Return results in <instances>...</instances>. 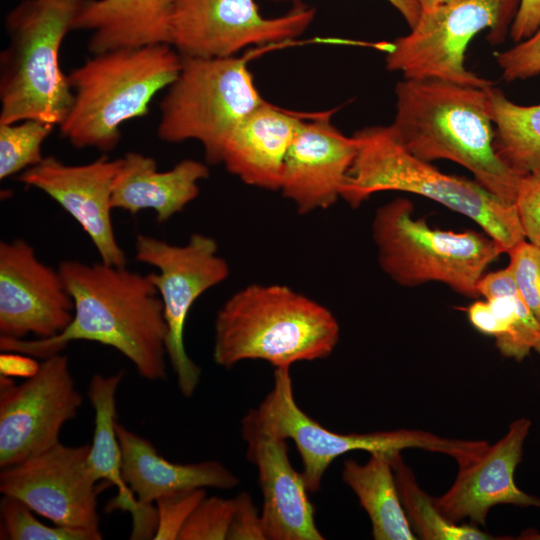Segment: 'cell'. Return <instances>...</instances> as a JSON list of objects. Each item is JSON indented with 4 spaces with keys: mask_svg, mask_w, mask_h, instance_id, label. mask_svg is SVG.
<instances>
[{
    "mask_svg": "<svg viewBox=\"0 0 540 540\" xmlns=\"http://www.w3.org/2000/svg\"><path fill=\"white\" fill-rule=\"evenodd\" d=\"M495 60L507 82L540 74V26L529 38L495 54Z\"/></svg>",
    "mask_w": 540,
    "mask_h": 540,
    "instance_id": "836d02e7",
    "label": "cell"
},
{
    "mask_svg": "<svg viewBox=\"0 0 540 540\" xmlns=\"http://www.w3.org/2000/svg\"><path fill=\"white\" fill-rule=\"evenodd\" d=\"M123 378V371L105 376H92L88 398L95 412V427L88 455L89 466L99 480L114 485L118 494L110 504L132 516V539H153L157 529V510L153 505L141 504L122 475V454L116 432V392Z\"/></svg>",
    "mask_w": 540,
    "mask_h": 540,
    "instance_id": "603a6c76",
    "label": "cell"
},
{
    "mask_svg": "<svg viewBox=\"0 0 540 540\" xmlns=\"http://www.w3.org/2000/svg\"><path fill=\"white\" fill-rule=\"evenodd\" d=\"M531 421L522 417L509 424L506 434L473 462L459 467L449 489L434 501L451 522L485 525L490 509L497 505L540 508V498L525 493L514 481Z\"/></svg>",
    "mask_w": 540,
    "mask_h": 540,
    "instance_id": "e0dca14e",
    "label": "cell"
},
{
    "mask_svg": "<svg viewBox=\"0 0 540 540\" xmlns=\"http://www.w3.org/2000/svg\"><path fill=\"white\" fill-rule=\"evenodd\" d=\"M353 137L357 154L341 195L351 207H359L378 192H407L471 219L504 253L526 240L515 204L503 201L475 180L446 174L414 156L389 126L366 127Z\"/></svg>",
    "mask_w": 540,
    "mask_h": 540,
    "instance_id": "5b68a950",
    "label": "cell"
},
{
    "mask_svg": "<svg viewBox=\"0 0 540 540\" xmlns=\"http://www.w3.org/2000/svg\"><path fill=\"white\" fill-rule=\"evenodd\" d=\"M176 0H86L73 30L90 31L93 54L151 44H169Z\"/></svg>",
    "mask_w": 540,
    "mask_h": 540,
    "instance_id": "cb8c5ba5",
    "label": "cell"
},
{
    "mask_svg": "<svg viewBox=\"0 0 540 540\" xmlns=\"http://www.w3.org/2000/svg\"><path fill=\"white\" fill-rule=\"evenodd\" d=\"M266 102L245 57L182 56L180 72L159 104L157 136L167 143L198 141L206 162L217 165L233 130Z\"/></svg>",
    "mask_w": 540,
    "mask_h": 540,
    "instance_id": "ba28073f",
    "label": "cell"
},
{
    "mask_svg": "<svg viewBox=\"0 0 540 540\" xmlns=\"http://www.w3.org/2000/svg\"><path fill=\"white\" fill-rule=\"evenodd\" d=\"M86 0H23L5 17L0 53V124L38 119L60 125L73 92L59 63L66 34Z\"/></svg>",
    "mask_w": 540,
    "mask_h": 540,
    "instance_id": "8992f818",
    "label": "cell"
},
{
    "mask_svg": "<svg viewBox=\"0 0 540 540\" xmlns=\"http://www.w3.org/2000/svg\"><path fill=\"white\" fill-rule=\"evenodd\" d=\"M272 1H297V0H272ZM404 18L410 28L417 22L421 9L416 0H387Z\"/></svg>",
    "mask_w": 540,
    "mask_h": 540,
    "instance_id": "60d3db41",
    "label": "cell"
},
{
    "mask_svg": "<svg viewBox=\"0 0 540 540\" xmlns=\"http://www.w3.org/2000/svg\"><path fill=\"white\" fill-rule=\"evenodd\" d=\"M514 204L525 239L540 247V172L521 177Z\"/></svg>",
    "mask_w": 540,
    "mask_h": 540,
    "instance_id": "e575fe53",
    "label": "cell"
},
{
    "mask_svg": "<svg viewBox=\"0 0 540 540\" xmlns=\"http://www.w3.org/2000/svg\"><path fill=\"white\" fill-rule=\"evenodd\" d=\"M209 176L207 164L184 159L167 171H160L156 160L139 152H128L120 158L112 188V208L134 215L144 209L156 213L164 223L194 201L199 182Z\"/></svg>",
    "mask_w": 540,
    "mask_h": 540,
    "instance_id": "44dd1931",
    "label": "cell"
},
{
    "mask_svg": "<svg viewBox=\"0 0 540 540\" xmlns=\"http://www.w3.org/2000/svg\"><path fill=\"white\" fill-rule=\"evenodd\" d=\"M135 258L159 271L149 273V277L164 307L167 357L181 394L190 397L199 384L201 369L186 352L185 322L196 300L228 278V262L218 254L215 239L201 233L192 234L183 245L139 234L135 241Z\"/></svg>",
    "mask_w": 540,
    "mask_h": 540,
    "instance_id": "8fae6325",
    "label": "cell"
},
{
    "mask_svg": "<svg viewBox=\"0 0 540 540\" xmlns=\"http://www.w3.org/2000/svg\"><path fill=\"white\" fill-rule=\"evenodd\" d=\"M517 291L516 283L508 265L498 271L484 274L477 284L478 295L486 300Z\"/></svg>",
    "mask_w": 540,
    "mask_h": 540,
    "instance_id": "74e56055",
    "label": "cell"
},
{
    "mask_svg": "<svg viewBox=\"0 0 540 540\" xmlns=\"http://www.w3.org/2000/svg\"><path fill=\"white\" fill-rule=\"evenodd\" d=\"M235 499V514L230 528L229 540H265L261 514L251 496L242 492Z\"/></svg>",
    "mask_w": 540,
    "mask_h": 540,
    "instance_id": "d590c367",
    "label": "cell"
},
{
    "mask_svg": "<svg viewBox=\"0 0 540 540\" xmlns=\"http://www.w3.org/2000/svg\"><path fill=\"white\" fill-rule=\"evenodd\" d=\"M1 539L10 540H100L102 534L82 529L45 525L22 501L3 495L0 503Z\"/></svg>",
    "mask_w": 540,
    "mask_h": 540,
    "instance_id": "f546056e",
    "label": "cell"
},
{
    "mask_svg": "<svg viewBox=\"0 0 540 540\" xmlns=\"http://www.w3.org/2000/svg\"><path fill=\"white\" fill-rule=\"evenodd\" d=\"M82 396L69 360L54 354L38 372L17 385L0 376V467L7 468L60 443L66 422L77 416Z\"/></svg>",
    "mask_w": 540,
    "mask_h": 540,
    "instance_id": "4fadbf2b",
    "label": "cell"
},
{
    "mask_svg": "<svg viewBox=\"0 0 540 540\" xmlns=\"http://www.w3.org/2000/svg\"><path fill=\"white\" fill-rule=\"evenodd\" d=\"M122 454V475L137 500L152 505L159 498L196 488L228 490L239 484L238 477L217 461L173 463L162 457L153 444L117 423Z\"/></svg>",
    "mask_w": 540,
    "mask_h": 540,
    "instance_id": "7402d4cb",
    "label": "cell"
},
{
    "mask_svg": "<svg viewBox=\"0 0 540 540\" xmlns=\"http://www.w3.org/2000/svg\"><path fill=\"white\" fill-rule=\"evenodd\" d=\"M520 0H453L421 11L415 25L397 38L385 63L404 79H438L489 88L493 82L469 71L465 52L479 32L489 28L494 43L504 39Z\"/></svg>",
    "mask_w": 540,
    "mask_h": 540,
    "instance_id": "9c48e42d",
    "label": "cell"
},
{
    "mask_svg": "<svg viewBox=\"0 0 540 540\" xmlns=\"http://www.w3.org/2000/svg\"><path fill=\"white\" fill-rule=\"evenodd\" d=\"M342 479L368 514L375 540L417 539L405 514L389 455L372 453L364 464L345 460Z\"/></svg>",
    "mask_w": 540,
    "mask_h": 540,
    "instance_id": "d4e9b609",
    "label": "cell"
},
{
    "mask_svg": "<svg viewBox=\"0 0 540 540\" xmlns=\"http://www.w3.org/2000/svg\"><path fill=\"white\" fill-rule=\"evenodd\" d=\"M302 121L293 113L264 103L233 130L220 164L249 186L279 191L285 158Z\"/></svg>",
    "mask_w": 540,
    "mask_h": 540,
    "instance_id": "ffe728a7",
    "label": "cell"
},
{
    "mask_svg": "<svg viewBox=\"0 0 540 540\" xmlns=\"http://www.w3.org/2000/svg\"><path fill=\"white\" fill-rule=\"evenodd\" d=\"M74 302L57 270L17 238L0 242V336L45 339L66 329Z\"/></svg>",
    "mask_w": 540,
    "mask_h": 540,
    "instance_id": "9a60e30c",
    "label": "cell"
},
{
    "mask_svg": "<svg viewBox=\"0 0 540 540\" xmlns=\"http://www.w3.org/2000/svg\"><path fill=\"white\" fill-rule=\"evenodd\" d=\"M340 337L334 314L281 284H250L232 294L214 322L213 360L231 368L263 360L274 368L327 358Z\"/></svg>",
    "mask_w": 540,
    "mask_h": 540,
    "instance_id": "3957f363",
    "label": "cell"
},
{
    "mask_svg": "<svg viewBox=\"0 0 540 540\" xmlns=\"http://www.w3.org/2000/svg\"><path fill=\"white\" fill-rule=\"evenodd\" d=\"M182 56L170 44L125 47L93 54L67 74L73 103L59 125L75 148L114 150L121 126L145 117L155 95L178 76Z\"/></svg>",
    "mask_w": 540,
    "mask_h": 540,
    "instance_id": "277c9868",
    "label": "cell"
},
{
    "mask_svg": "<svg viewBox=\"0 0 540 540\" xmlns=\"http://www.w3.org/2000/svg\"><path fill=\"white\" fill-rule=\"evenodd\" d=\"M356 154L355 138L329 116L303 120L287 152L279 191L300 215L325 210L341 198Z\"/></svg>",
    "mask_w": 540,
    "mask_h": 540,
    "instance_id": "ac0fdd59",
    "label": "cell"
},
{
    "mask_svg": "<svg viewBox=\"0 0 540 540\" xmlns=\"http://www.w3.org/2000/svg\"><path fill=\"white\" fill-rule=\"evenodd\" d=\"M205 497V488H196L159 498L156 501L158 522L153 539H178L183 525Z\"/></svg>",
    "mask_w": 540,
    "mask_h": 540,
    "instance_id": "d6a6232c",
    "label": "cell"
},
{
    "mask_svg": "<svg viewBox=\"0 0 540 540\" xmlns=\"http://www.w3.org/2000/svg\"><path fill=\"white\" fill-rule=\"evenodd\" d=\"M467 315L472 326L479 332L497 337L500 334L498 320L487 300H478L467 309Z\"/></svg>",
    "mask_w": 540,
    "mask_h": 540,
    "instance_id": "ab89813d",
    "label": "cell"
},
{
    "mask_svg": "<svg viewBox=\"0 0 540 540\" xmlns=\"http://www.w3.org/2000/svg\"><path fill=\"white\" fill-rule=\"evenodd\" d=\"M487 301L499 323L495 346L501 355L522 361L532 351L540 353V321L518 291Z\"/></svg>",
    "mask_w": 540,
    "mask_h": 540,
    "instance_id": "83f0119b",
    "label": "cell"
},
{
    "mask_svg": "<svg viewBox=\"0 0 540 540\" xmlns=\"http://www.w3.org/2000/svg\"><path fill=\"white\" fill-rule=\"evenodd\" d=\"M413 211L406 198L375 211L371 232L381 270L403 287L438 282L464 297L477 298L480 278L503 249L484 232L432 228L424 219L414 218Z\"/></svg>",
    "mask_w": 540,
    "mask_h": 540,
    "instance_id": "52a82bcc",
    "label": "cell"
},
{
    "mask_svg": "<svg viewBox=\"0 0 540 540\" xmlns=\"http://www.w3.org/2000/svg\"><path fill=\"white\" fill-rule=\"evenodd\" d=\"M489 88L404 79L395 88L396 112L389 128L414 156L428 162L453 161L489 192L514 204L522 176L494 149Z\"/></svg>",
    "mask_w": 540,
    "mask_h": 540,
    "instance_id": "7a4b0ae2",
    "label": "cell"
},
{
    "mask_svg": "<svg viewBox=\"0 0 540 540\" xmlns=\"http://www.w3.org/2000/svg\"><path fill=\"white\" fill-rule=\"evenodd\" d=\"M55 126L38 119L0 124V179L40 163L44 158L42 145Z\"/></svg>",
    "mask_w": 540,
    "mask_h": 540,
    "instance_id": "f1b7e54d",
    "label": "cell"
},
{
    "mask_svg": "<svg viewBox=\"0 0 540 540\" xmlns=\"http://www.w3.org/2000/svg\"><path fill=\"white\" fill-rule=\"evenodd\" d=\"M518 539L521 540H540V532L535 531L533 529H528L522 532V534L518 537Z\"/></svg>",
    "mask_w": 540,
    "mask_h": 540,
    "instance_id": "7bdbcfd3",
    "label": "cell"
},
{
    "mask_svg": "<svg viewBox=\"0 0 540 540\" xmlns=\"http://www.w3.org/2000/svg\"><path fill=\"white\" fill-rule=\"evenodd\" d=\"M494 149L515 173L540 172V103L519 105L494 86L489 88Z\"/></svg>",
    "mask_w": 540,
    "mask_h": 540,
    "instance_id": "484cf974",
    "label": "cell"
},
{
    "mask_svg": "<svg viewBox=\"0 0 540 540\" xmlns=\"http://www.w3.org/2000/svg\"><path fill=\"white\" fill-rule=\"evenodd\" d=\"M507 254L518 292L540 321V247L523 240Z\"/></svg>",
    "mask_w": 540,
    "mask_h": 540,
    "instance_id": "1f68e13d",
    "label": "cell"
},
{
    "mask_svg": "<svg viewBox=\"0 0 540 540\" xmlns=\"http://www.w3.org/2000/svg\"><path fill=\"white\" fill-rule=\"evenodd\" d=\"M420 6L421 11L430 10L442 4L448 3L453 0H416Z\"/></svg>",
    "mask_w": 540,
    "mask_h": 540,
    "instance_id": "b9f144b4",
    "label": "cell"
},
{
    "mask_svg": "<svg viewBox=\"0 0 540 540\" xmlns=\"http://www.w3.org/2000/svg\"><path fill=\"white\" fill-rule=\"evenodd\" d=\"M234 514V498L205 497L183 525L178 540L228 539Z\"/></svg>",
    "mask_w": 540,
    "mask_h": 540,
    "instance_id": "4dcf8cb0",
    "label": "cell"
},
{
    "mask_svg": "<svg viewBox=\"0 0 540 540\" xmlns=\"http://www.w3.org/2000/svg\"><path fill=\"white\" fill-rule=\"evenodd\" d=\"M316 11L296 3L285 14L264 17L255 0H176L169 44L181 55L235 56L253 46L287 42L302 35Z\"/></svg>",
    "mask_w": 540,
    "mask_h": 540,
    "instance_id": "7c38bea8",
    "label": "cell"
},
{
    "mask_svg": "<svg viewBox=\"0 0 540 540\" xmlns=\"http://www.w3.org/2000/svg\"><path fill=\"white\" fill-rule=\"evenodd\" d=\"M120 158L103 155L80 165L65 164L54 156L24 170L16 179L56 201L87 233L101 262L125 266L126 254L117 242L111 219V198Z\"/></svg>",
    "mask_w": 540,
    "mask_h": 540,
    "instance_id": "2e32d148",
    "label": "cell"
},
{
    "mask_svg": "<svg viewBox=\"0 0 540 540\" xmlns=\"http://www.w3.org/2000/svg\"><path fill=\"white\" fill-rule=\"evenodd\" d=\"M396 485L410 526L424 540H490L492 535L472 524L449 521L438 509L434 497L420 488L413 471L401 454L391 456Z\"/></svg>",
    "mask_w": 540,
    "mask_h": 540,
    "instance_id": "4316f807",
    "label": "cell"
},
{
    "mask_svg": "<svg viewBox=\"0 0 540 540\" xmlns=\"http://www.w3.org/2000/svg\"><path fill=\"white\" fill-rule=\"evenodd\" d=\"M540 26V0H520L511 23L510 35L514 42L529 38Z\"/></svg>",
    "mask_w": 540,
    "mask_h": 540,
    "instance_id": "8d00e7d4",
    "label": "cell"
},
{
    "mask_svg": "<svg viewBox=\"0 0 540 540\" xmlns=\"http://www.w3.org/2000/svg\"><path fill=\"white\" fill-rule=\"evenodd\" d=\"M242 432L293 440L301 458V474L309 492L320 488L328 467L347 452L363 450L391 457L404 449L437 452L442 446L440 436L421 430L350 434L328 430L298 406L290 368H275L272 389L257 408L249 410L243 417Z\"/></svg>",
    "mask_w": 540,
    "mask_h": 540,
    "instance_id": "30bf717a",
    "label": "cell"
},
{
    "mask_svg": "<svg viewBox=\"0 0 540 540\" xmlns=\"http://www.w3.org/2000/svg\"><path fill=\"white\" fill-rule=\"evenodd\" d=\"M90 445L61 442L19 464L3 468L0 492L22 501L55 525L102 534L97 511L98 480L89 463Z\"/></svg>",
    "mask_w": 540,
    "mask_h": 540,
    "instance_id": "5bb4252c",
    "label": "cell"
},
{
    "mask_svg": "<svg viewBox=\"0 0 540 540\" xmlns=\"http://www.w3.org/2000/svg\"><path fill=\"white\" fill-rule=\"evenodd\" d=\"M34 358L18 352H2L0 355V373L11 378H30L38 372L41 364Z\"/></svg>",
    "mask_w": 540,
    "mask_h": 540,
    "instance_id": "f35d334b",
    "label": "cell"
},
{
    "mask_svg": "<svg viewBox=\"0 0 540 540\" xmlns=\"http://www.w3.org/2000/svg\"><path fill=\"white\" fill-rule=\"evenodd\" d=\"M242 435L247 459L258 470L265 540H323L315 524L309 490L290 462L286 440L255 432Z\"/></svg>",
    "mask_w": 540,
    "mask_h": 540,
    "instance_id": "d6986e66",
    "label": "cell"
},
{
    "mask_svg": "<svg viewBox=\"0 0 540 540\" xmlns=\"http://www.w3.org/2000/svg\"><path fill=\"white\" fill-rule=\"evenodd\" d=\"M58 271L74 302L71 323L45 339L0 336L1 351L45 359L59 354L72 341H92L119 351L141 377L165 380L168 328L162 300L149 274L78 260L60 262Z\"/></svg>",
    "mask_w": 540,
    "mask_h": 540,
    "instance_id": "6da1fadb",
    "label": "cell"
}]
</instances>
